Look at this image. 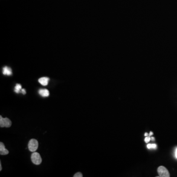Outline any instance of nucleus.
<instances>
[{"instance_id":"7ed1b4c3","label":"nucleus","mask_w":177,"mask_h":177,"mask_svg":"<svg viewBox=\"0 0 177 177\" xmlns=\"http://www.w3.org/2000/svg\"><path fill=\"white\" fill-rule=\"evenodd\" d=\"M157 172L160 177H169L170 174L168 170L163 166H160L157 169Z\"/></svg>"},{"instance_id":"6e6552de","label":"nucleus","mask_w":177,"mask_h":177,"mask_svg":"<svg viewBox=\"0 0 177 177\" xmlns=\"http://www.w3.org/2000/svg\"><path fill=\"white\" fill-rule=\"evenodd\" d=\"M3 73L4 75H12V69L9 67H4L3 68Z\"/></svg>"},{"instance_id":"f8f14e48","label":"nucleus","mask_w":177,"mask_h":177,"mask_svg":"<svg viewBox=\"0 0 177 177\" xmlns=\"http://www.w3.org/2000/svg\"><path fill=\"white\" fill-rule=\"evenodd\" d=\"M157 146L155 144H151V148H153V149H155L157 148Z\"/></svg>"},{"instance_id":"9b49d317","label":"nucleus","mask_w":177,"mask_h":177,"mask_svg":"<svg viewBox=\"0 0 177 177\" xmlns=\"http://www.w3.org/2000/svg\"><path fill=\"white\" fill-rule=\"evenodd\" d=\"M151 139V138H150L149 137H146L145 138V141L146 143H148V142H149V141H150V140Z\"/></svg>"},{"instance_id":"f03ea898","label":"nucleus","mask_w":177,"mask_h":177,"mask_svg":"<svg viewBox=\"0 0 177 177\" xmlns=\"http://www.w3.org/2000/svg\"><path fill=\"white\" fill-rule=\"evenodd\" d=\"M38 147V143L36 139H32L30 140L28 144V148L30 151L35 152L37 150Z\"/></svg>"},{"instance_id":"1a4fd4ad","label":"nucleus","mask_w":177,"mask_h":177,"mask_svg":"<svg viewBox=\"0 0 177 177\" xmlns=\"http://www.w3.org/2000/svg\"><path fill=\"white\" fill-rule=\"evenodd\" d=\"M22 86L20 84H17L15 88V91L17 94H18L22 90Z\"/></svg>"},{"instance_id":"f3484780","label":"nucleus","mask_w":177,"mask_h":177,"mask_svg":"<svg viewBox=\"0 0 177 177\" xmlns=\"http://www.w3.org/2000/svg\"><path fill=\"white\" fill-rule=\"evenodd\" d=\"M1 169L2 168H1V163H0V171H1Z\"/></svg>"},{"instance_id":"f257e3e1","label":"nucleus","mask_w":177,"mask_h":177,"mask_svg":"<svg viewBox=\"0 0 177 177\" xmlns=\"http://www.w3.org/2000/svg\"><path fill=\"white\" fill-rule=\"evenodd\" d=\"M31 160L32 162L36 165H39L42 162V159L39 153L35 152L31 155Z\"/></svg>"},{"instance_id":"4468645a","label":"nucleus","mask_w":177,"mask_h":177,"mask_svg":"<svg viewBox=\"0 0 177 177\" xmlns=\"http://www.w3.org/2000/svg\"><path fill=\"white\" fill-rule=\"evenodd\" d=\"M147 148H148V149H151V144H148V145H147Z\"/></svg>"},{"instance_id":"9d476101","label":"nucleus","mask_w":177,"mask_h":177,"mask_svg":"<svg viewBox=\"0 0 177 177\" xmlns=\"http://www.w3.org/2000/svg\"><path fill=\"white\" fill-rule=\"evenodd\" d=\"M74 177H83V175H82V174L81 173H80V172H77V173H76L74 175V176H73Z\"/></svg>"},{"instance_id":"39448f33","label":"nucleus","mask_w":177,"mask_h":177,"mask_svg":"<svg viewBox=\"0 0 177 177\" xmlns=\"http://www.w3.org/2000/svg\"><path fill=\"white\" fill-rule=\"evenodd\" d=\"M9 153V151L6 149L4 143L2 142L0 143V154H1V155H7Z\"/></svg>"},{"instance_id":"dca6fc26","label":"nucleus","mask_w":177,"mask_h":177,"mask_svg":"<svg viewBox=\"0 0 177 177\" xmlns=\"http://www.w3.org/2000/svg\"><path fill=\"white\" fill-rule=\"evenodd\" d=\"M152 135H153V133H152V131H151V132H150V133H149V136H152Z\"/></svg>"},{"instance_id":"a211bd4d","label":"nucleus","mask_w":177,"mask_h":177,"mask_svg":"<svg viewBox=\"0 0 177 177\" xmlns=\"http://www.w3.org/2000/svg\"><path fill=\"white\" fill-rule=\"evenodd\" d=\"M151 139L152 141H154V140H155V138H154V137H152V138H151Z\"/></svg>"},{"instance_id":"2eb2a0df","label":"nucleus","mask_w":177,"mask_h":177,"mask_svg":"<svg viewBox=\"0 0 177 177\" xmlns=\"http://www.w3.org/2000/svg\"><path fill=\"white\" fill-rule=\"evenodd\" d=\"M175 157L177 158V148L176 149V151H175Z\"/></svg>"},{"instance_id":"0eeeda50","label":"nucleus","mask_w":177,"mask_h":177,"mask_svg":"<svg viewBox=\"0 0 177 177\" xmlns=\"http://www.w3.org/2000/svg\"><path fill=\"white\" fill-rule=\"evenodd\" d=\"M49 80L50 79L48 77H42L38 79V82L41 85H42V86H47L48 85Z\"/></svg>"},{"instance_id":"20e7f679","label":"nucleus","mask_w":177,"mask_h":177,"mask_svg":"<svg viewBox=\"0 0 177 177\" xmlns=\"http://www.w3.org/2000/svg\"><path fill=\"white\" fill-rule=\"evenodd\" d=\"M12 125V122L8 118H3L0 116V126L1 128H9Z\"/></svg>"},{"instance_id":"6ab92c4d","label":"nucleus","mask_w":177,"mask_h":177,"mask_svg":"<svg viewBox=\"0 0 177 177\" xmlns=\"http://www.w3.org/2000/svg\"><path fill=\"white\" fill-rule=\"evenodd\" d=\"M145 136H148V133H145Z\"/></svg>"},{"instance_id":"ddd939ff","label":"nucleus","mask_w":177,"mask_h":177,"mask_svg":"<svg viewBox=\"0 0 177 177\" xmlns=\"http://www.w3.org/2000/svg\"><path fill=\"white\" fill-rule=\"evenodd\" d=\"M21 93L23 94H26V90L24 89H22V90H21Z\"/></svg>"},{"instance_id":"423d86ee","label":"nucleus","mask_w":177,"mask_h":177,"mask_svg":"<svg viewBox=\"0 0 177 177\" xmlns=\"http://www.w3.org/2000/svg\"><path fill=\"white\" fill-rule=\"evenodd\" d=\"M38 93L43 97H48L50 94L49 91L46 89H41L38 91Z\"/></svg>"}]
</instances>
